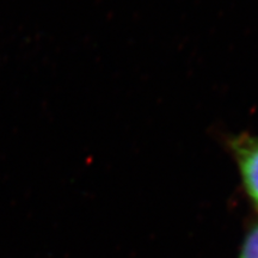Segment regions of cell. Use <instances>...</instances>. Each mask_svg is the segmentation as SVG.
I'll use <instances>...</instances> for the list:
<instances>
[{
  "mask_svg": "<svg viewBox=\"0 0 258 258\" xmlns=\"http://www.w3.org/2000/svg\"><path fill=\"white\" fill-rule=\"evenodd\" d=\"M238 258H258V225L247 233Z\"/></svg>",
  "mask_w": 258,
  "mask_h": 258,
  "instance_id": "2",
  "label": "cell"
},
{
  "mask_svg": "<svg viewBox=\"0 0 258 258\" xmlns=\"http://www.w3.org/2000/svg\"><path fill=\"white\" fill-rule=\"evenodd\" d=\"M247 195L258 207V138L240 139L234 147Z\"/></svg>",
  "mask_w": 258,
  "mask_h": 258,
  "instance_id": "1",
  "label": "cell"
}]
</instances>
